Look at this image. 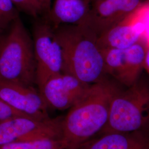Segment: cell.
Wrapping results in <instances>:
<instances>
[{
  "label": "cell",
  "mask_w": 149,
  "mask_h": 149,
  "mask_svg": "<svg viewBox=\"0 0 149 149\" xmlns=\"http://www.w3.org/2000/svg\"><path fill=\"white\" fill-rule=\"evenodd\" d=\"M7 29H3V28H2L1 27H0V42H1L2 38L3 37V36L5 34V33Z\"/></svg>",
  "instance_id": "obj_21"
},
{
  "label": "cell",
  "mask_w": 149,
  "mask_h": 149,
  "mask_svg": "<svg viewBox=\"0 0 149 149\" xmlns=\"http://www.w3.org/2000/svg\"><path fill=\"white\" fill-rule=\"evenodd\" d=\"M27 115L19 112L9 106L5 102L0 98V120H3L10 118ZM29 117V116H28Z\"/></svg>",
  "instance_id": "obj_18"
},
{
  "label": "cell",
  "mask_w": 149,
  "mask_h": 149,
  "mask_svg": "<svg viewBox=\"0 0 149 149\" xmlns=\"http://www.w3.org/2000/svg\"><path fill=\"white\" fill-rule=\"evenodd\" d=\"M0 149H65L61 139H43L0 145Z\"/></svg>",
  "instance_id": "obj_14"
},
{
  "label": "cell",
  "mask_w": 149,
  "mask_h": 149,
  "mask_svg": "<svg viewBox=\"0 0 149 149\" xmlns=\"http://www.w3.org/2000/svg\"><path fill=\"white\" fill-rule=\"evenodd\" d=\"M143 0H92L86 24L98 36L130 15Z\"/></svg>",
  "instance_id": "obj_9"
},
{
  "label": "cell",
  "mask_w": 149,
  "mask_h": 149,
  "mask_svg": "<svg viewBox=\"0 0 149 149\" xmlns=\"http://www.w3.org/2000/svg\"><path fill=\"white\" fill-rule=\"evenodd\" d=\"M140 5L122 21L98 36V43L101 49H124L141 40L144 32V24Z\"/></svg>",
  "instance_id": "obj_10"
},
{
  "label": "cell",
  "mask_w": 149,
  "mask_h": 149,
  "mask_svg": "<svg viewBox=\"0 0 149 149\" xmlns=\"http://www.w3.org/2000/svg\"><path fill=\"white\" fill-rule=\"evenodd\" d=\"M78 149H149V137L145 132L102 134Z\"/></svg>",
  "instance_id": "obj_12"
},
{
  "label": "cell",
  "mask_w": 149,
  "mask_h": 149,
  "mask_svg": "<svg viewBox=\"0 0 149 149\" xmlns=\"http://www.w3.org/2000/svg\"><path fill=\"white\" fill-rule=\"evenodd\" d=\"M149 129V77L142 74L133 85L115 94L108 122L98 135L145 132Z\"/></svg>",
  "instance_id": "obj_4"
},
{
  "label": "cell",
  "mask_w": 149,
  "mask_h": 149,
  "mask_svg": "<svg viewBox=\"0 0 149 149\" xmlns=\"http://www.w3.org/2000/svg\"><path fill=\"white\" fill-rule=\"evenodd\" d=\"M90 85L63 72L50 77L39 92L49 108L64 111L73 106Z\"/></svg>",
  "instance_id": "obj_7"
},
{
  "label": "cell",
  "mask_w": 149,
  "mask_h": 149,
  "mask_svg": "<svg viewBox=\"0 0 149 149\" xmlns=\"http://www.w3.org/2000/svg\"><path fill=\"white\" fill-rule=\"evenodd\" d=\"M147 49L141 40L125 49L122 85L127 87L133 85L143 74Z\"/></svg>",
  "instance_id": "obj_13"
},
{
  "label": "cell",
  "mask_w": 149,
  "mask_h": 149,
  "mask_svg": "<svg viewBox=\"0 0 149 149\" xmlns=\"http://www.w3.org/2000/svg\"><path fill=\"white\" fill-rule=\"evenodd\" d=\"M92 0H53L45 15L54 26L83 24L90 9Z\"/></svg>",
  "instance_id": "obj_11"
},
{
  "label": "cell",
  "mask_w": 149,
  "mask_h": 149,
  "mask_svg": "<svg viewBox=\"0 0 149 149\" xmlns=\"http://www.w3.org/2000/svg\"><path fill=\"white\" fill-rule=\"evenodd\" d=\"M40 2L43 6L44 11V15H45L50 10L52 5V0H40Z\"/></svg>",
  "instance_id": "obj_19"
},
{
  "label": "cell",
  "mask_w": 149,
  "mask_h": 149,
  "mask_svg": "<svg viewBox=\"0 0 149 149\" xmlns=\"http://www.w3.org/2000/svg\"><path fill=\"white\" fill-rule=\"evenodd\" d=\"M55 33L63 48L64 72L92 85L107 75L98 36L86 24H61Z\"/></svg>",
  "instance_id": "obj_2"
},
{
  "label": "cell",
  "mask_w": 149,
  "mask_h": 149,
  "mask_svg": "<svg viewBox=\"0 0 149 149\" xmlns=\"http://www.w3.org/2000/svg\"><path fill=\"white\" fill-rule=\"evenodd\" d=\"M64 116L40 120L22 116L0 120V145L43 139H61Z\"/></svg>",
  "instance_id": "obj_6"
},
{
  "label": "cell",
  "mask_w": 149,
  "mask_h": 149,
  "mask_svg": "<svg viewBox=\"0 0 149 149\" xmlns=\"http://www.w3.org/2000/svg\"><path fill=\"white\" fill-rule=\"evenodd\" d=\"M144 69L149 74V48H148L146 51L144 64Z\"/></svg>",
  "instance_id": "obj_20"
},
{
  "label": "cell",
  "mask_w": 149,
  "mask_h": 149,
  "mask_svg": "<svg viewBox=\"0 0 149 149\" xmlns=\"http://www.w3.org/2000/svg\"><path fill=\"white\" fill-rule=\"evenodd\" d=\"M19 16V12L10 0H0V27L7 29Z\"/></svg>",
  "instance_id": "obj_16"
},
{
  "label": "cell",
  "mask_w": 149,
  "mask_h": 149,
  "mask_svg": "<svg viewBox=\"0 0 149 149\" xmlns=\"http://www.w3.org/2000/svg\"><path fill=\"white\" fill-rule=\"evenodd\" d=\"M0 98L17 111L29 117L50 118L48 107L34 86L23 85L0 79Z\"/></svg>",
  "instance_id": "obj_8"
},
{
  "label": "cell",
  "mask_w": 149,
  "mask_h": 149,
  "mask_svg": "<svg viewBox=\"0 0 149 149\" xmlns=\"http://www.w3.org/2000/svg\"><path fill=\"white\" fill-rule=\"evenodd\" d=\"M108 76L90 86L69 109L62 123L65 149H78L105 127L113 98L121 87Z\"/></svg>",
  "instance_id": "obj_1"
},
{
  "label": "cell",
  "mask_w": 149,
  "mask_h": 149,
  "mask_svg": "<svg viewBox=\"0 0 149 149\" xmlns=\"http://www.w3.org/2000/svg\"><path fill=\"white\" fill-rule=\"evenodd\" d=\"M140 7L144 24V32L140 40L149 48V0H143Z\"/></svg>",
  "instance_id": "obj_17"
},
{
  "label": "cell",
  "mask_w": 149,
  "mask_h": 149,
  "mask_svg": "<svg viewBox=\"0 0 149 149\" xmlns=\"http://www.w3.org/2000/svg\"><path fill=\"white\" fill-rule=\"evenodd\" d=\"M18 12L37 18L44 15L40 0H10Z\"/></svg>",
  "instance_id": "obj_15"
},
{
  "label": "cell",
  "mask_w": 149,
  "mask_h": 149,
  "mask_svg": "<svg viewBox=\"0 0 149 149\" xmlns=\"http://www.w3.org/2000/svg\"><path fill=\"white\" fill-rule=\"evenodd\" d=\"M32 39L36 62V83L39 91L50 77L63 72L64 54L55 26L44 15L36 18Z\"/></svg>",
  "instance_id": "obj_5"
},
{
  "label": "cell",
  "mask_w": 149,
  "mask_h": 149,
  "mask_svg": "<svg viewBox=\"0 0 149 149\" xmlns=\"http://www.w3.org/2000/svg\"><path fill=\"white\" fill-rule=\"evenodd\" d=\"M0 79L23 85H36L33 39L19 16L11 23L0 42Z\"/></svg>",
  "instance_id": "obj_3"
}]
</instances>
